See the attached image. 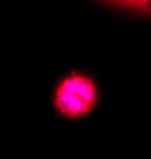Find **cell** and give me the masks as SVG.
Listing matches in <instances>:
<instances>
[{
  "label": "cell",
  "instance_id": "1",
  "mask_svg": "<svg viewBox=\"0 0 151 159\" xmlns=\"http://www.w3.org/2000/svg\"><path fill=\"white\" fill-rule=\"evenodd\" d=\"M51 107L59 119L80 123L99 110L102 92L95 76L81 69L61 73L51 88Z\"/></svg>",
  "mask_w": 151,
  "mask_h": 159
},
{
  "label": "cell",
  "instance_id": "2",
  "mask_svg": "<svg viewBox=\"0 0 151 159\" xmlns=\"http://www.w3.org/2000/svg\"><path fill=\"white\" fill-rule=\"evenodd\" d=\"M99 5L110 8L113 11H118L121 15L132 16V18H142V19H151V0H127V2H100Z\"/></svg>",
  "mask_w": 151,
  "mask_h": 159
}]
</instances>
